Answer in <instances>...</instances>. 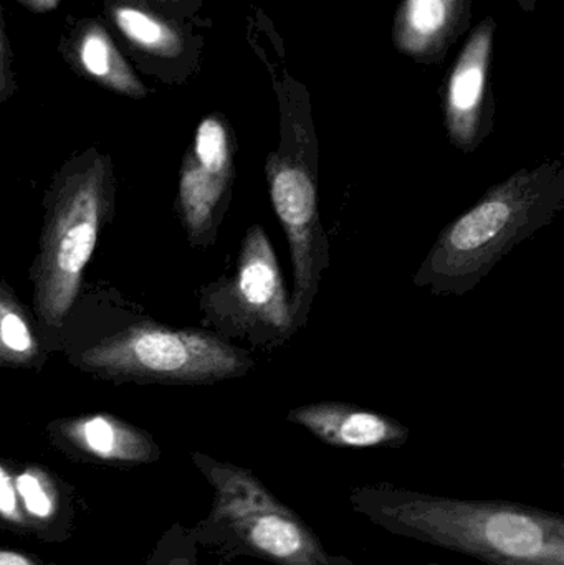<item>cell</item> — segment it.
Segmentation results:
<instances>
[{"label": "cell", "instance_id": "obj_7", "mask_svg": "<svg viewBox=\"0 0 564 565\" xmlns=\"http://www.w3.org/2000/svg\"><path fill=\"white\" fill-rule=\"evenodd\" d=\"M217 518L234 551L274 565H353L328 553L320 537L252 471L211 463Z\"/></svg>", "mask_w": 564, "mask_h": 565}, {"label": "cell", "instance_id": "obj_3", "mask_svg": "<svg viewBox=\"0 0 564 565\" xmlns=\"http://www.w3.org/2000/svg\"><path fill=\"white\" fill-rule=\"evenodd\" d=\"M109 156L92 148L63 166L53 181L40 254L33 265V306L58 328L78 298L83 274L113 207Z\"/></svg>", "mask_w": 564, "mask_h": 565}, {"label": "cell", "instance_id": "obj_21", "mask_svg": "<svg viewBox=\"0 0 564 565\" xmlns=\"http://www.w3.org/2000/svg\"><path fill=\"white\" fill-rule=\"evenodd\" d=\"M0 565H33L25 557L20 556V554L15 553H6V551H0Z\"/></svg>", "mask_w": 564, "mask_h": 565}, {"label": "cell", "instance_id": "obj_10", "mask_svg": "<svg viewBox=\"0 0 564 565\" xmlns=\"http://www.w3.org/2000/svg\"><path fill=\"white\" fill-rule=\"evenodd\" d=\"M496 20H482L460 52L444 92L447 135L459 151L473 152L492 129L493 103L490 96Z\"/></svg>", "mask_w": 564, "mask_h": 565}, {"label": "cell", "instance_id": "obj_5", "mask_svg": "<svg viewBox=\"0 0 564 565\" xmlns=\"http://www.w3.org/2000/svg\"><path fill=\"white\" fill-rule=\"evenodd\" d=\"M79 365L116 381L214 384L244 377L255 362L214 332L138 324L93 345Z\"/></svg>", "mask_w": 564, "mask_h": 565}, {"label": "cell", "instance_id": "obj_8", "mask_svg": "<svg viewBox=\"0 0 564 565\" xmlns=\"http://www.w3.org/2000/svg\"><path fill=\"white\" fill-rule=\"evenodd\" d=\"M235 138L224 116H205L195 129L179 175L178 211L189 242L209 247L217 241L235 179Z\"/></svg>", "mask_w": 564, "mask_h": 565}, {"label": "cell", "instance_id": "obj_6", "mask_svg": "<svg viewBox=\"0 0 564 565\" xmlns=\"http://www.w3.org/2000/svg\"><path fill=\"white\" fill-rule=\"evenodd\" d=\"M201 309L222 339L262 351L280 349L297 332L277 254L262 225L245 234L234 275L202 288Z\"/></svg>", "mask_w": 564, "mask_h": 565}, {"label": "cell", "instance_id": "obj_20", "mask_svg": "<svg viewBox=\"0 0 564 565\" xmlns=\"http://www.w3.org/2000/svg\"><path fill=\"white\" fill-rule=\"evenodd\" d=\"M20 6L33 13H49L58 9L62 0H17Z\"/></svg>", "mask_w": 564, "mask_h": 565}, {"label": "cell", "instance_id": "obj_22", "mask_svg": "<svg viewBox=\"0 0 564 565\" xmlns=\"http://www.w3.org/2000/svg\"><path fill=\"white\" fill-rule=\"evenodd\" d=\"M519 2L525 12H533V9H535L536 0H519Z\"/></svg>", "mask_w": 564, "mask_h": 565}, {"label": "cell", "instance_id": "obj_1", "mask_svg": "<svg viewBox=\"0 0 564 565\" xmlns=\"http://www.w3.org/2000/svg\"><path fill=\"white\" fill-rule=\"evenodd\" d=\"M361 516L396 536L487 565H564V518L507 501L457 500L393 484L351 491Z\"/></svg>", "mask_w": 564, "mask_h": 565}, {"label": "cell", "instance_id": "obj_14", "mask_svg": "<svg viewBox=\"0 0 564 565\" xmlns=\"http://www.w3.org/2000/svg\"><path fill=\"white\" fill-rule=\"evenodd\" d=\"M63 431L79 448L105 460L138 458L148 451L145 438L138 431L109 415H89L66 422Z\"/></svg>", "mask_w": 564, "mask_h": 565}, {"label": "cell", "instance_id": "obj_15", "mask_svg": "<svg viewBox=\"0 0 564 565\" xmlns=\"http://www.w3.org/2000/svg\"><path fill=\"white\" fill-rule=\"evenodd\" d=\"M40 348L29 315L6 285H0V364L26 367Z\"/></svg>", "mask_w": 564, "mask_h": 565}, {"label": "cell", "instance_id": "obj_18", "mask_svg": "<svg viewBox=\"0 0 564 565\" xmlns=\"http://www.w3.org/2000/svg\"><path fill=\"white\" fill-rule=\"evenodd\" d=\"M0 514L10 521L20 520L15 484L2 467H0Z\"/></svg>", "mask_w": 564, "mask_h": 565}, {"label": "cell", "instance_id": "obj_17", "mask_svg": "<svg viewBox=\"0 0 564 565\" xmlns=\"http://www.w3.org/2000/svg\"><path fill=\"white\" fill-rule=\"evenodd\" d=\"M17 92H19V83H17V73L13 68L12 46H10L9 35H7L3 10L0 7V105L9 102Z\"/></svg>", "mask_w": 564, "mask_h": 565}, {"label": "cell", "instance_id": "obj_2", "mask_svg": "<svg viewBox=\"0 0 564 565\" xmlns=\"http://www.w3.org/2000/svg\"><path fill=\"white\" fill-rule=\"evenodd\" d=\"M564 207V164L522 168L450 222L414 275L436 296L472 291L517 245L549 227Z\"/></svg>", "mask_w": 564, "mask_h": 565}, {"label": "cell", "instance_id": "obj_12", "mask_svg": "<svg viewBox=\"0 0 564 565\" xmlns=\"http://www.w3.org/2000/svg\"><path fill=\"white\" fill-rule=\"evenodd\" d=\"M287 420L331 447H401L409 440V428L394 418L344 402L301 405L288 412Z\"/></svg>", "mask_w": 564, "mask_h": 565}, {"label": "cell", "instance_id": "obj_13", "mask_svg": "<svg viewBox=\"0 0 564 565\" xmlns=\"http://www.w3.org/2000/svg\"><path fill=\"white\" fill-rule=\"evenodd\" d=\"M472 0H403L394 19V45L419 63H437L467 29Z\"/></svg>", "mask_w": 564, "mask_h": 565}, {"label": "cell", "instance_id": "obj_11", "mask_svg": "<svg viewBox=\"0 0 564 565\" xmlns=\"http://www.w3.org/2000/svg\"><path fill=\"white\" fill-rule=\"evenodd\" d=\"M58 52L76 76L106 92L131 99H145L151 93L99 17L70 20Z\"/></svg>", "mask_w": 564, "mask_h": 565}, {"label": "cell", "instance_id": "obj_9", "mask_svg": "<svg viewBox=\"0 0 564 565\" xmlns=\"http://www.w3.org/2000/svg\"><path fill=\"white\" fill-rule=\"evenodd\" d=\"M103 17L132 68L158 82L182 83L198 58L185 17L151 0H103Z\"/></svg>", "mask_w": 564, "mask_h": 565}, {"label": "cell", "instance_id": "obj_16", "mask_svg": "<svg viewBox=\"0 0 564 565\" xmlns=\"http://www.w3.org/2000/svg\"><path fill=\"white\" fill-rule=\"evenodd\" d=\"M15 491L22 498L26 511L40 520L52 516L53 503L49 491L43 487L42 480L36 475L25 471L15 480Z\"/></svg>", "mask_w": 564, "mask_h": 565}, {"label": "cell", "instance_id": "obj_19", "mask_svg": "<svg viewBox=\"0 0 564 565\" xmlns=\"http://www.w3.org/2000/svg\"><path fill=\"white\" fill-rule=\"evenodd\" d=\"M171 12L181 17H188V13L194 12L195 7L201 0H151Z\"/></svg>", "mask_w": 564, "mask_h": 565}, {"label": "cell", "instance_id": "obj_4", "mask_svg": "<svg viewBox=\"0 0 564 565\" xmlns=\"http://www.w3.org/2000/svg\"><path fill=\"white\" fill-rule=\"evenodd\" d=\"M280 145L265 162L268 192L287 235L294 267L291 318L297 331L307 324L330 267L327 232L318 212V141L308 109L298 103L281 108Z\"/></svg>", "mask_w": 564, "mask_h": 565}, {"label": "cell", "instance_id": "obj_23", "mask_svg": "<svg viewBox=\"0 0 564 565\" xmlns=\"http://www.w3.org/2000/svg\"><path fill=\"white\" fill-rule=\"evenodd\" d=\"M427 565H439V564H427Z\"/></svg>", "mask_w": 564, "mask_h": 565}]
</instances>
